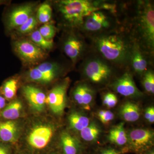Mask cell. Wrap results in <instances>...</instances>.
<instances>
[{"label":"cell","mask_w":154,"mask_h":154,"mask_svg":"<svg viewBox=\"0 0 154 154\" xmlns=\"http://www.w3.org/2000/svg\"><path fill=\"white\" fill-rule=\"evenodd\" d=\"M121 23L125 31L134 42L154 55L153 1L123 2Z\"/></svg>","instance_id":"6da1fadb"},{"label":"cell","mask_w":154,"mask_h":154,"mask_svg":"<svg viewBox=\"0 0 154 154\" xmlns=\"http://www.w3.org/2000/svg\"><path fill=\"white\" fill-rule=\"evenodd\" d=\"M88 40L91 50L122 71L128 70L134 42L122 27Z\"/></svg>","instance_id":"7a4b0ae2"},{"label":"cell","mask_w":154,"mask_h":154,"mask_svg":"<svg viewBox=\"0 0 154 154\" xmlns=\"http://www.w3.org/2000/svg\"><path fill=\"white\" fill-rule=\"evenodd\" d=\"M102 0H60L54 2L62 29H79L85 17L101 10Z\"/></svg>","instance_id":"3957f363"},{"label":"cell","mask_w":154,"mask_h":154,"mask_svg":"<svg viewBox=\"0 0 154 154\" xmlns=\"http://www.w3.org/2000/svg\"><path fill=\"white\" fill-rule=\"evenodd\" d=\"M79 67L84 81L92 85L108 86L119 72H122L91 50L81 61Z\"/></svg>","instance_id":"277c9868"},{"label":"cell","mask_w":154,"mask_h":154,"mask_svg":"<svg viewBox=\"0 0 154 154\" xmlns=\"http://www.w3.org/2000/svg\"><path fill=\"white\" fill-rule=\"evenodd\" d=\"M122 27L118 15L106 10H97L85 18L79 30L87 39Z\"/></svg>","instance_id":"5b68a950"},{"label":"cell","mask_w":154,"mask_h":154,"mask_svg":"<svg viewBox=\"0 0 154 154\" xmlns=\"http://www.w3.org/2000/svg\"><path fill=\"white\" fill-rule=\"evenodd\" d=\"M60 38L62 51L70 60L72 67L91 51L90 43L77 28L63 29Z\"/></svg>","instance_id":"8992f818"},{"label":"cell","mask_w":154,"mask_h":154,"mask_svg":"<svg viewBox=\"0 0 154 154\" xmlns=\"http://www.w3.org/2000/svg\"><path fill=\"white\" fill-rule=\"evenodd\" d=\"M69 67L56 61L42 62L31 67L25 72L28 81L41 85H47L63 75Z\"/></svg>","instance_id":"52a82bcc"},{"label":"cell","mask_w":154,"mask_h":154,"mask_svg":"<svg viewBox=\"0 0 154 154\" xmlns=\"http://www.w3.org/2000/svg\"><path fill=\"white\" fill-rule=\"evenodd\" d=\"M12 46L14 52L22 63L30 67L42 62L48 57L47 51L27 38H17L13 42Z\"/></svg>","instance_id":"ba28073f"},{"label":"cell","mask_w":154,"mask_h":154,"mask_svg":"<svg viewBox=\"0 0 154 154\" xmlns=\"http://www.w3.org/2000/svg\"><path fill=\"white\" fill-rule=\"evenodd\" d=\"M133 75L129 70L122 72L116 77L107 87L116 94L129 98H140L144 96L138 88L134 79Z\"/></svg>","instance_id":"9c48e42d"},{"label":"cell","mask_w":154,"mask_h":154,"mask_svg":"<svg viewBox=\"0 0 154 154\" xmlns=\"http://www.w3.org/2000/svg\"><path fill=\"white\" fill-rule=\"evenodd\" d=\"M127 134L128 149L138 154H143L152 148L154 145V133L146 128L131 130Z\"/></svg>","instance_id":"30bf717a"},{"label":"cell","mask_w":154,"mask_h":154,"mask_svg":"<svg viewBox=\"0 0 154 154\" xmlns=\"http://www.w3.org/2000/svg\"><path fill=\"white\" fill-rule=\"evenodd\" d=\"M154 55L134 42L130 59L129 70L132 75L141 78L148 69L154 68Z\"/></svg>","instance_id":"8fae6325"},{"label":"cell","mask_w":154,"mask_h":154,"mask_svg":"<svg viewBox=\"0 0 154 154\" xmlns=\"http://www.w3.org/2000/svg\"><path fill=\"white\" fill-rule=\"evenodd\" d=\"M70 83L69 78H65L57 84L46 96V103L53 113L57 115L63 113L67 103V92Z\"/></svg>","instance_id":"7c38bea8"},{"label":"cell","mask_w":154,"mask_h":154,"mask_svg":"<svg viewBox=\"0 0 154 154\" xmlns=\"http://www.w3.org/2000/svg\"><path fill=\"white\" fill-rule=\"evenodd\" d=\"M36 8V4L30 3L17 6L12 9L6 17L7 30L9 31L16 30L35 14Z\"/></svg>","instance_id":"4fadbf2b"},{"label":"cell","mask_w":154,"mask_h":154,"mask_svg":"<svg viewBox=\"0 0 154 154\" xmlns=\"http://www.w3.org/2000/svg\"><path fill=\"white\" fill-rule=\"evenodd\" d=\"M96 89L90 83L83 81L76 84L72 91L74 101L87 110H91L96 95Z\"/></svg>","instance_id":"5bb4252c"},{"label":"cell","mask_w":154,"mask_h":154,"mask_svg":"<svg viewBox=\"0 0 154 154\" xmlns=\"http://www.w3.org/2000/svg\"><path fill=\"white\" fill-rule=\"evenodd\" d=\"M54 132V128L51 125H41L35 127L28 134V144L35 149L45 148L51 141Z\"/></svg>","instance_id":"9a60e30c"},{"label":"cell","mask_w":154,"mask_h":154,"mask_svg":"<svg viewBox=\"0 0 154 154\" xmlns=\"http://www.w3.org/2000/svg\"><path fill=\"white\" fill-rule=\"evenodd\" d=\"M22 93L32 109L41 112L46 103V96L41 89L31 85H26L22 88Z\"/></svg>","instance_id":"2e32d148"},{"label":"cell","mask_w":154,"mask_h":154,"mask_svg":"<svg viewBox=\"0 0 154 154\" xmlns=\"http://www.w3.org/2000/svg\"><path fill=\"white\" fill-rule=\"evenodd\" d=\"M19 134L18 124L14 120L0 121V140L6 142L17 141Z\"/></svg>","instance_id":"e0dca14e"},{"label":"cell","mask_w":154,"mask_h":154,"mask_svg":"<svg viewBox=\"0 0 154 154\" xmlns=\"http://www.w3.org/2000/svg\"><path fill=\"white\" fill-rule=\"evenodd\" d=\"M60 142L63 154H80L82 145L78 139L67 132L61 134Z\"/></svg>","instance_id":"ac0fdd59"},{"label":"cell","mask_w":154,"mask_h":154,"mask_svg":"<svg viewBox=\"0 0 154 154\" xmlns=\"http://www.w3.org/2000/svg\"><path fill=\"white\" fill-rule=\"evenodd\" d=\"M119 115L125 121L135 122L140 117V108L136 103L129 101H127L120 107Z\"/></svg>","instance_id":"d6986e66"},{"label":"cell","mask_w":154,"mask_h":154,"mask_svg":"<svg viewBox=\"0 0 154 154\" xmlns=\"http://www.w3.org/2000/svg\"><path fill=\"white\" fill-rule=\"evenodd\" d=\"M127 134L125 129L124 122H121L111 128L107 135V140L113 144L123 146L127 145Z\"/></svg>","instance_id":"ffe728a7"},{"label":"cell","mask_w":154,"mask_h":154,"mask_svg":"<svg viewBox=\"0 0 154 154\" xmlns=\"http://www.w3.org/2000/svg\"><path fill=\"white\" fill-rule=\"evenodd\" d=\"M68 120L69 127L75 131L80 132L91 122L88 116L83 112L74 111L69 115Z\"/></svg>","instance_id":"44dd1931"},{"label":"cell","mask_w":154,"mask_h":154,"mask_svg":"<svg viewBox=\"0 0 154 154\" xmlns=\"http://www.w3.org/2000/svg\"><path fill=\"white\" fill-rule=\"evenodd\" d=\"M102 133V129L97 122L91 121L88 126L80 132L83 140L88 143H94L97 140Z\"/></svg>","instance_id":"7402d4cb"},{"label":"cell","mask_w":154,"mask_h":154,"mask_svg":"<svg viewBox=\"0 0 154 154\" xmlns=\"http://www.w3.org/2000/svg\"><path fill=\"white\" fill-rule=\"evenodd\" d=\"M22 102L15 100L5 107L1 113L3 118L9 120H14L20 116L22 109Z\"/></svg>","instance_id":"603a6c76"},{"label":"cell","mask_w":154,"mask_h":154,"mask_svg":"<svg viewBox=\"0 0 154 154\" xmlns=\"http://www.w3.org/2000/svg\"><path fill=\"white\" fill-rule=\"evenodd\" d=\"M28 39L33 42L38 47L47 51L51 50L54 46V43L53 40H46L39 33L38 30L33 31L28 35Z\"/></svg>","instance_id":"cb8c5ba5"},{"label":"cell","mask_w":154,"mask_h":154,"mask_svg":"<svg viewBox=\"0 0 154 154\" xmlns=\"http://www.w3.org/2000/svg\"><path fill=\"white\" fill-rule=\"evenodd\" d=\"M38 23L35 14L31 16L23 25L14 31H15V34L17 36L19 37V38H22L23 36H28L36 30Z\"/></svg>","instance_id":"d4e9b609"},{"label":"cell","mask_w":154,"mask_h":154,"mask_svg":"<svg viewBox=\"0 0 154 154\" xmlns=\"http://www.w3.org/2000/svg\"><path fill=\"white\" fill-rule=\"evenodd\" d=\"M19 81L15 78L9 79L4 82L1 88V92L5 99L10 100L17 94Z\"/></svg>","instance_id":"484cf974"},{"label":"cell","mask_w":154,"mask_h":154,"mask_svg":"<svg viewBox=\"0 0 154 154\" xmlns=\"http://www.w3.org/2000/svg\"><path fill=\"white\" fill-rule=\"evenodd\" d=\"M36 17L38 23L43 24L50 22L52 16V8L49 3L45 2L38 7Z\"/></svg>","instance_id":"4316f807"},{"label":"cell","mask_w":154,"mask_h":154,"mask_svg":"<svg viewBox=\"0 0 154 154\" xmlns=\"http://www.w3.org/2000/svg\"><path fill=\"white\" fill-rule=\"evenodd\" d=\"M142 84L147 94H154V72L153 68L149 69L143 75Z\"/></svg>","instance_id":"83f0119b"},{"label":"cell","mask_w":154,"mask_h":154,"mask_svg":"<svg viewBox=\"0 0 154 154\" xmlns=\"http://www.w3.org/2000/svg\"><path fill=\"white\" fill-rule=\"evenodd\" d=\"M42 36L48 41L53 40V38L57 33L58 28L53 23L48 22L43 24L38 29Z\"/></svg>","instance_id":"f1b7e54d"},{"label":"cell","mask_w":154,"mask_h":154,"mask_svg":"<svg viewBox=\"0 0 154 154\" xmlns=\"http://www.w3.org/2000/svg\"><path fill=\"white\" fill-rule=\"evenodd\" d=\"M102 104L107 108L115 107L118 102V98L115 93L108 92L103 94L102 96Z\"/></svg>","instance_id":"f546056e"},{"label":"cell","mask_w":154,"mask_h":154,"mask_svg":"<svg viewBox=\"0 0 154 154\" xmlns=\"http://www.w3.org/2000/svg\"><path fill=\"white\" fill-rule=\"evenodd\" d=\"M97 116L99 120L104 125L109 124L114 118V114L109 110H99L97 113Z\"/></svg>","instance_id":"4dcf8cb0"},{"label":"cell","mask_w":154,"mask_h":154,"mask_svg":"<svg viewBox=\"0 0 154 154\" xmlns=\"http://www.w3.org/2000/svg\"><path fill=\"white\" fill-rule=\"evenodd\" d=\"M145 119L149 122L153 123L154 122V107L150 106L146 109L144 112Z\"/></svg>","instance_id":"1f68e13d"},{"label":"cell","mask_w":154,"mask_h":154,"mask_svg":"<svg viewBox=\"0 0 154 154\" xmlns=\"http://www.w3.org/2000/svg\"><path fill=\"white\" fill-rule=\"evenodd\" d=\"M122 152L112 147L105 148L100 151L99 154H122Z\"/></svg>","instance_id":"d6a6232c"},{"label":"cell","mask_w":154,"mask_h":154,"mask_svg":"<svg viewBox=\"0 0 154 154\" xmlns=\"http://www.w3.org/2000/svg\"><path fill=\"white\" fill-rule=\"evenodd\" d=\"M5 99L2 96H0V110L5 107Z\"/></svg>","instance_id":"836d02e7"},{"label":"cell","mask_w":154,"mask_h":154,"mask_svg":"<svg viewBox=\"0 0 154 154\" xmlns=\"http://www.w3.org/2000/svg\"><path fill=\"white\" fill-rule=\"evenodd\" d=\"M0 154H9L8 150L4 146L0 145Z\"/></svg>","instance_id":"e575fe53"},{"label":"cell","mask_w":154,"mask_h":154,"mask_svg":"<svg viewBox=\"0 0 154 154\" xmlns=\"http://www.w3.org/2000/svg\"><path fill=\"white\" fill-rule=\"evenodd\" d=\"M144 154H154V151L153 149H150L149 150L147 151L146 152L144 153Z\"/></svg>","instance_id":"d590c367"},{"label":"cell","mask_w":154,"mask_h":154,"mask_svg":"<svg viewBox=\"0 0 154 154\" xmlns=\"http://www.w3.org/2000/svg\"><path fill=\"white\" fill-rule=\"evenodd\" d=\"M58 154V153H54V154Z\"/></svg>","instance_id":"8d00e7d4"}]
</instances>
